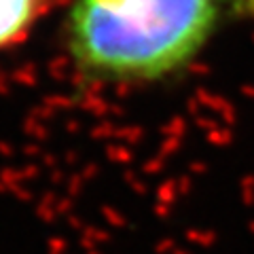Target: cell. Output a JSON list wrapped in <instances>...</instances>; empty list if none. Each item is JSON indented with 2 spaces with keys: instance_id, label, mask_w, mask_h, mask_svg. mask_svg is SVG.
<instances>
[{
  "instance_id": "2",
  "label": "cell",
  "mask_w": 254,
  "mask_h": 254,
  "mask_svg": "<svg viewBox=\"0 0 254 254\" xmlns=\"http://www.w3.org/2000/svg\"><path fill=\"white\" fill-rule=\"evenodd\" d=\"M51 4L53 0H0V51L26 41Z\"/></svg>"
},
{
  "instance_id": "1",
  "label": "cell",
  "mask_w": 254,
  "mask_h": 254,
  "mask_svg": "<svg viewBox=\"0 0 254 254\" xmlns=\"http://www.w3.org/2000/svg\"><path fill=\"white\" fill-rule=\"evenodd\" d=\"M254 0H72L64 38L89 83L157 85L185 74Z\"/></svg>"
}]
</instances>
